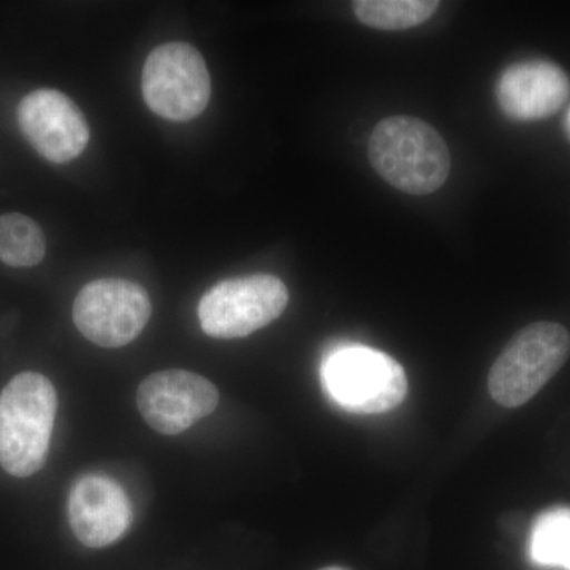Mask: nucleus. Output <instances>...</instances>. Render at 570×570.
I'll use <instances>...</instances> for the list:
<instances>
[{
	"mask_svg": "<svg viewBox=\"0 0 570 570\" xmlns=\"http://www.w3.org/2000/svg\"><path fill=\"white\" fill-rule=\"evenodd\" d=\"M367 156L385 181L411 195L431 194L444 186L452 165L441 134L412 116L382 119L371 134Z\"/></svg>",
	"mask_w": 570,
	"mask_h": 570,
	"instance_id": "f257e3e1",
	"label": "nucleus"
},
{
	"mask_svg": "<svg viewBox=\"0 0 570 570\" xmlns=\"http://www.w3.org/2000/svg\"><path fill=\"white\" fill-rule=\"evenodd\" d=\"M58 393L43 374H18L0 393V466L13 478H31L45 466Z\"/></svg>",
	"mask_w": 570,
	"mask_h": 570,
	"instance_id": "f03ea898",
	"label": "nucleus"
},
{
	"mask_svg": "<svg viewBox=\"0 0 570 570\" xmlns=\"http://www.w3.org/2000/svg\"><path fill=\"white\" fill-rule=\"evenodd\" d=\"M322 382L340 406L356 414H382L403 403L407 377L392 356L360 344L326 352Z\"/></svg>",
	"mask_w": 570,
	"mask_h": 570,
	"instance_id": "7ed1b4c3",
	"label": "nucleus"
},
{
	"mask_svg": "<svg viewBox=\"0 0 570 570\" xmlns=\"http://www.w3.org/2000/svg\"><path fill=\"white\" fill-rule=\"evenodd\" d=\"M569 355L570 335L564 326L553 322L528 325L512 337L491 366V397L499 406H523L549 384Z\"/></svg>",
	"mask_w": 570,
	"mask_h": 570,
	"instance_id": "20e7f679",
	"label": "nucleus"
},
{
	"mask_svg": "<svg viewBox=\"0 0 570 570\" xmlns=\"http://www.w3.org/2000/svg\"><path fill=\"white\" fill-rule=\"evenodd\" d=\"M287 305V287L279 277H234L214 285L202 296L198 318L206 335L235 340L272 324Z\"/></svg>",
	"mask_w": 570,
	"mask_h": 570,
	"instance_id": "39448f33",
	"label": "nucleus"
},
{
	"mask_svg": "<svg viewBox=\"0 0 570 570\" xmlns=\"http://www.w3.org/2000/svg\"><path fill=\"white\" fill-rule=\"evenodd\" d=\"M141 91L149 110L168 121H190L205 111L212 77L193 45H160L146 59Z\"/></svg>",
	"mask_w": 570,
	"mask_h": 570,
	"instance_id": "423d86ee",
	"label": "nucleus"
},
{
	"mask_svg": "<svg viewBox=\"0 0 570 570\" xmlns=\"http://www.w3.org/2000/svg\"><path fill=\"white\" fill-rule=\"evenodd\" d=\"M151 313L148 292L140 284L119 277L86 284L73 303V321L81 335L108 348L132 343Z\"/></svg>",
	"mask_w": 570,
	"mask_h": 570,
	"instance_id": "0eeeda50",
	"label": "nucleus"
},
{
	"mask_svg": "<svg viewBox=\"0 0 570 570\" xmlns=\"http://www.w3.org/2000/svg\"><path fill=\"white\" fill-rule=\"evenodd\" d=\"M219 403L216 385L190 371L154 373L138 387L137 404L145 422L157 433L176 436L208 417Z\"/></svg>",
	"mask_w": 570,
	"mask_h": 570,
	"instance_id": "6e6552de",
	"label": "nucleus"
},
{
	"mask_svg": "<svg viewBox=\"0 0 570 570\" xmlns=\"http://www.w3.org/2000/svg\"><path fill=\"white\" fill-rule=\"evenodd\" d=\"M18 124L32 148L52 164L77 159L89 142L85 115L66 94L55 89L28 94L18 107Z\"/></svg>",
	"mask_w": 570,
	"mask_h": 570,
	"instance_id": "1a4fd4ad",
	"label": "nucleus"
},
{
	"mask_svg": "<svg viewBox=\"0 0 570 570\" xmlns=\"http://www.w3.org/2000/svg\"><path fill=\"white\" fill-rule=\"evenodd\" d=\"M69 520L82 546L102 549L118 542L129 530L132 504L115 479L82 475L70 491Z\"/></svg>",
	"mask_w": 570,
	"mask_h": 570,
	"instance_id": "9d476101",
	"label": "nucleus"
},
{
	"mask_svg": "<svg viewBox=\"0 0 570 570\" xmlns=\"http://www.w3.org/2000/svg\"><path fill=\"white\" fill-rule=\"evenodd\" d=\"M570 92L568 75L547 61L513 63L499 78L497 99L501 110L519 121L554 115Z\"/></svg>",
	"mask_w": 570,
	"mask_h": 570,
	"instance_id": "9b49d317",
	"label": "nucleus"
},
{
	"mask_svg": "<svg viewBox=\"0 0 570 570\" xmlns=\"http://www.w3.org/2000/svg\"><path fill=\"white\" fill-rule=\"evenodd\" d=\"M47 254V239L40 225L20 213L0 216V262L13 268L39 265Z\"/></svg>",
	"mask_w": 570,
	"mask_h": 570,
	"instance_id": "f8f14e48",
	"label": "nucleus"
},
{
	"mask_svg": "<svg viewBox=\"0 0 570 570\" xmlns=\"http://www.w3.org/2000/svg\"><path fill=\"white\" fill-rule=\"evenodd\" d=\"M439 2L431 0H358L355 17L362 24L381 31H406L430 20Z\"/></svg>",
	"mask_w": 570,
	"mask_h": 570,
	"instance_id": "ddd939ff",
	"label": "nucleus"
},
{
	"mask_svg": "<svg viewBox=\"0 0 570 570\" xmlns=\"http://www.w3.org/2000/svg\"><path fill=\"white\" fill-rule=\"evenodd\" d=\"M532 560L570 570V508L540 513L531 532Z\"/></svg>",
	"mask_w": 570,
	"mask_h": 570,
	"instance_id": "4468645a",
	"label": "nucleus"
},
{
	"mask_svg": "<svg viewBox=\"0 0 570 570\" xmlns=\"http://www.w3.org/2000/svg\"><path fill=\"white\" fill-rule=\"evenodd\" d=\"M321 570H348L346 568H337V566H332V568H324V569H321Z\"/></svg>",
	"mask_w": 570,
	"mask_h": 570,
	"instance_id": "2eb2a0df",
	"label": "nucleus"
},
{
	"mask_svg": "<svg viewBox=\"0 0 570 570\" xmlns=\"http://www.w3.org/2000/svg\"><path fill=\"white\" fill-rule=\"evenodd\" d=\"M566 124H568V130H569V135H570V110L568 112V121H566Z\"/></svg>",
	"mask_w": 570,
	"mask_h": 570,
	"instance_id": "dca6fc26",
	"label": "nucleus"
}]
</instances>
